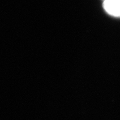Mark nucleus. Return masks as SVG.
Returning a JSON list of instances; mask_svg holds the SVG:
<instances>
[{
	"instance_id": "f257e3e1",
	"label": "nucleus",
	"mask_w": 120,
	"mask_h": 120,
	"mask_svg": "<svg viewBox=\"0 0 120 120\" xmlns=\"http://www.w3.org/2000/svg\"><path fill=\"white\" fill-rule=\"evenodd\" d=\"M103 8L109 14L120 17V0H105Z\"/></svg>"
}]
</instances>
